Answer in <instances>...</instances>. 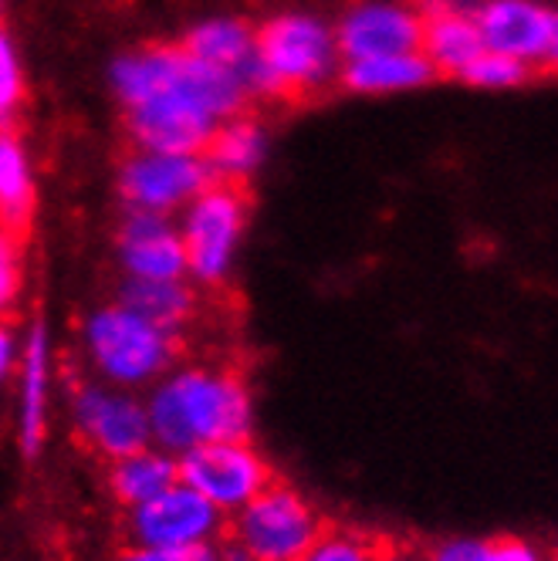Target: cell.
I'll return each instance as SVG.
<instances>
[{
  "instance_id": "obj_9",
  "label": "cell",
  "mask_w": 558,
  "mask_h": 561,
  "mask_svg": "<svg viewBox=\"0 0 558 561\" xmlns=\"http://www.w3.org/2000/svg\"><path fill=\"white\" fill-rule=\"evenodd\" d=\"M71 426L78 439L102 460L129 457L152 444L146 399L133 389H118L99 379L75 389Z\"/></svg>"
},
{
  "instance_id": "obj_31",
  "label": "cell",
  "mask_w": 558,
  "mask_h": 561,
  "mask_svg": "<svg viewBox=\"0 0 558 561\" xmlns=\"http://www.w3.org/2000/svg\"><path fill=\"white\" fill-rule=\"evenodd\" d=\"M0 8H4V0H0Z\"/></svg>"
},
{
  "instance_id": "obj_8",
  "label": "cell",
  "mask_w": 558,
  "mask_h": 561,
  "mask_svg": "<svg viewBox=\"0 0 558 561\" xmlns=\"http://www.w3.org/2000/svg\"><path fill=\"white\" fill-rule=\"evenodd\" d=\"M176 470L180 484L193 488L224 517L237 514L274 480L264 454L251 439H220V444L193 447L176 457Z\"/></svg>"
},
{
  "instance_id": "obj_21",
  "label": "cell",
  "mask_w": 558,
  "mask_h": 561,
  "mask_svg": "<svg viewBox=\"0 0 558 561\" xmlns=\"http://www.w3.org/2000/svg\"><path fill=\"white\" fill-rule=\"evenodd\" d=\"M118 301L129 305L136 314H143L146 322L167 329L173 335H180L193 322L196 308H201L196 288L186 277H176V280H126L123 291H118Z\"/></svg>"
},
{
  "instance_id": "obj_24",
  "label": "cell",
  "mask_w": 558,
  "mask_h": 561,
  "mask_svg": "<svg viewBox=\"0 0 558 561\" xmlns=\"http://www.w3.org/2000/svg\"><path fill=\"white\" fill-rule=\"evenodd\" d=\"M376 545L349 528H326L301 561H373Z\"/></svg>"
},
{
  "instance_id": "obj_12",
  "label": "cell",
  "mask_w": 558,
  "mask_h": 561,
  "mask_svg": "<svg viewBox=\"0 0 558 561\" xmlns=\"http://www.w3.org/2000/svg\"><path fill=\"white\" fill-rule=\"evenodd\" d=\"M332 27L342 61H355L420 51L423 18L403 0H358Z\"/></svg>"
},
{
  "instance_id": "obj_27",
  "label": "cell",
  "mask_w": 558,
  "mask_h": 561,
  "mask_svg": "<svg viewBox=\"0 0 558 561\" xmlns=\"http://www.w3.org/2000/svg\"><path fill=\"white\" fill-rule=\"evenodd\" d=\"M115 561H217V545H196V548H183V551H159V548L129 545Z\"/></svg>"
},
{
  "instance_id": "obj_22",
  "label": "cell",
  "mask_w": 558,
  "mask_h": 561,
  "mask_svg": "<svg viewBox=\"0 0 558 561\" xmlns=\"http://www.w3.org/2000/svg\"><path fill=\"white\" fill-rule=\"evenodd\" d=\"M535 71L522 61H514L508 55H494V51H481L470 65L467 71L460 75V82L477 89V92H514L528 85V78Z\"/></svg>"
},
{
  "instance_id": "obj_29",
  "label": "cell",
  "mask_w": 558,
  "mask_h": 561,
  "mask_svg": "<svg viewBox=\"0 0 558 561\" xmlns=\"http://www.w3.org/2000/svg\"><path fill=\"white\" fill-rule=\"evenodd\" d=\"M18 355H21V335H18V329L8 322V318H0V389L14 379Z\"/></svg>"
},
{
  "instance_id": "obj_16",
  "label": "cell",
  "mask_w": 558,
  "mask_h": 561,
  "mask_svg": "<svg viewBox=\"0 0 558 561\" xmlns=\"http://www.w3.org/2000/svg\"><path fill=\"white\" fill-rule=\"evenodd\" d=\"M196 61L230 71L254 99V24L237 14H210L186 27L180 42Z\"/></svg>"
},
{
  "instance_id": "obj_18",
  "label": "cell",
  "mask_w": 558,
  "mask_h": 561,
  "mask_svg": "<svg viewBox=\"0 0 558 561\" xmlns=\"http://www.w3.org/2000/svg\"><path fill=\"white\" fill-rule=\"evenodd\" d=\"M37 214V167L31 146L11 126H0V230L24 233Z\"/></svg>"
},
{
  "instance_id": "obj_23",
  "label": "cell",
  "mask_w": 558,
  "mask_h": 561,
  "mask_svg": "<svg viewBox=\"0 0 558 561\" xmlns=\"http://www.w3.org/2000/svg\"><path fill=\"white\" fill-rule=\"evenodd\" d=\"M27 99L24 61L8 27H0V126H8Z\"/></svg>"
},
{
  "instance_id": "obj_11",
  "label": "cell",
  "mask_w": 558,
  "mask_h": 561,
  "mask_svg": "<svg viewBox=\"0 0 558 561\" xmlns=\"http://www.w3.org/2000/svg\"><path fill=\"white\" fill-rule=\"evenodd\" d=\"M485 51L508 55L532 71L558 61V14L545 0H485L474 8Z\"/></svg>"
},
{
  "instance_id": "obj_20",
  "label": "cell",
  "mask_w": 558,
  "mask_h": 561,
  "mask_svg": "<svg viewBox=\"0 0 558 561\" xmlns=\"http://www.w3.org/2000/svg\"><path fill=\"white\" fill-rule=\"evenodd\" d=\"M176 480H180L176 457L152 447V444L129 457L109 460V491L126 511L152 501L156 494H163L167 488L176 484Z\"/></svg>"
},
{
  "instance_id": "obj_14",
  "label": "cell",
  "mask_w": 558,
  "mask_h": 561,
  "mask_svg": "<svg viewBox=\"0 0 558 561\" xmlns=\"http://www.w3.org/2000/svg\"><path fill=\"white\" fill-rule=\"evenodd\" d=\"M118 267L126 280H176L186 277V257L173 217L129 210L115 237Z\"/></svg>"
},
{
  "instance_id": "obj_32",
  "label": "cell",
  "mask_w": 558,
  "mask_h": 561,
  "mask_svg": "<svg viewBox=\"0 0 558 561\" xmlns=\"http://www.w3.org/2000/svg\"><path fill=\"white\" fill-rule=\"evenodd\" d=\"M545 561H555V558H545Z\"/></svg>"
},
{
  "instance_id": "obj_19",
  "label": "cell",
  "mask_w": 558,
  "mask_h": 561,
  "mask_svg": "<svg viewBox=\"0 0 558 561\" xmlns=\"http://www.w3.org/2000/svg\"><path fill=\"white\" fill-rule=\"evenodd\" d=\"M342 85L355 95L389 99V95H410L433 82V68L420 51L410 55H376V58H355L342 61L339 68Z\"/></svg>"
},
{
  "instance_id": "obj_17",
  "label": "cell",
  "mask_w": 558,
  "mask_h": 561,
  "mask_svg": "<svg viewBox=\"0 0 558 561\" xmlns=\"http://www.w3.org/2000/svg\"><path fill=\"white\" fill-rule=\"evenodd\" d=\"M267 152H271L267 129L258 123V118L237 112L227 118V123L217 126V133L210 136V142L204 149V159H207L214 180L241 186L267 163Z\"/></svg>"
},
{
  "instance_id": "obj_10",
  "label": "cell",
  "mask_w": 558,
  "mask_h": 561,
  "mask_svg": "<svg viewBox=\"0 0 558 561\" xmlns=\"http://www.w3.org/2000/svg\"><path fill=\"white\" fill-rule=\"evenodd\" d=\"M224 514L207 504L201 494L186 484L167 488L152 501L129 507L126 535L129 545L159 548V551H183L196 545H217L224 538Z\"/></svg>"
},
{
  "instance_id": "obj_7",
  "label": "cell",
  "mask_w": 558,
  "mask_h": 561,
  "mask_svg": "<svg viewBox=\"0 0 558 561\" xmlns=\"http://www.w3.org/2000/svg\"><path fill=\"white\" fill-rule=\"evenodd\" d=\"M207 183H214V173L204 152L133 149L115 173V190L126 210L163 217L180 214Z\"/></svg>"
},
{
  "instance_id": "obj_26",
  "label": "cell",
  "mask_w": 558,
  "mask_h": 561,
  "mask_svg": "<svg viewBox=\"0 0 558 561\" xmlns=\"http://www.w3.org/2000/svg\"><path fill=\"white\" fill-rule=\"evenodd\" d=\"M426 561H491V538H444L426 551Z\"/></svg>"
},
{
  "instance_id": "obj_6",
  "label": "cell",
  "mask_w": 558,
  "mask_h": 561,
  "mask_svg": "<svg viewBox=\"0 0 558 561\" xmlns=\"http://www.w3.org/2000/svg\"><path fill=\"white\" fill-rule=\"evenodd\" d=\"M234 517L230 535L251 561H301L305 551L326 531L322 514L292 484H271L248 501Z\"/></svg>"
},
{
  "instance_id": "obj_13",
  "label": "cell",
  "mask_w": 558,
  "mask_h": 561,
  "mask_svg": "<svg viewBox=\"0 0 558 561\" xmlns=\"http://www.w3.org/2000/svg\"><path fill=\"white\" fill-rule=\"evenodd\" d=\"M18 444L27 460H34L48 436L52 382H55V348L45 322H34L21 339L18 355Z\"/></svg>"
},
{
  "instance_id": "obj_5",
  "label": "cell",
  "mask_w": 558,
  "mask_h": 561,
  "mask_svg": "<svg viewBox=\"0 0 558 561\" xmlns=\"http://www.w3.org/2000/svg\"><path fill=\"white\" fill-rule=\"evenodd\" d=\"M248 196L237 183L214 180L180 210L176 230L186 257V280L220 288L234 274L248 233Z\"/></svg>"
},
{
  "instance_id": "obj_2",
  "label": "cell",
  "mask_w": 558,
  "mask_h": 561,
  "mask_svg": "<svg viewBox=\"0 0 558 561\" xmlns=\"http://www.w3.org/2000/svg\"><path fill=\"white\" fill-rule=\"evenodd\" d=\"M143 399L152 447L173 457L220 439H251L254 433V396L234 369L176 363Z\"/></svg>"
},
{
  "instance_id": "obj_25",
  "label": "cell",
  "mask_w": 558,
  "mask_h": 561,
  "mask_svg": "<svg viewBox=\"0 0 558 561\" xmlns=\"http://www.w3.org/2000/svg\"><path fill=\"white\" fill-rule=\"evenodd\" d=\"M24 291V251L21 233L0 230V318H8Z\"/></svg>"
},
{
  "instance_id": "obj_15",
  "label": "cell",
  "mask_w": 558,
  "mask_h": 561,
  "mask_svg": "<svg viewBox=\"0 0 558 561\" xmlns=\"http://www.w3.org/2000/svg\"><path fill=\"white\" fill-rule=\"evenodd\" d=\"M417 11L423 18L420 55L430 61L433 75L460 78L467 65L485 51L474 11L464 0H420Z\"/></svg>"
},
{
  "instance_id": "obj_28",
  "label": "cell",
  "mask_w": 558,
  "mask_h": 561,
  "mask_svg": "<svg viewBox=\"0 0 558 561\" xmlns=\"http://www.w3.org/2000/svg\"><path fill=\"white\" fill-rule=\"evenodd\" d=\"M548 554L522 535H501L491 538V561H545Z\"/></svg>"
},
{
  "instance_id": "obj_30",
  "label": "cell",
  "mask_w": 558,
  "mask_h": 561,
  "mask_svg": "<svg viewBox=\"0 0 558 561\" xmlns=\"http://www.w3.org/2000/svg\"><path fill=\"white\" fill-rule=\"evenodd\" d=\"M373 561H426V551L413 545H386V548H376Z\"/></svg>"
},
{
  "instance_id": "obj_3",
  "label": "cell",
  "mask_w": 558,
  "mask_h": 561,
  "mask_svg": "<svg viewBox=\"0 0 558 561\" xmlns=\"http://www.w3.org/2000/svg\"><path fill=\"white\" fill-rule=\"evenodd\" d=\"M335 27L315 11H282L254 27V95H308L339 78Z\"/></svg>"
},
{
  "instance_id": "obj_4",
  "label": "cell",
  "mask_w": 558,
  "mask_h": 561,
  "mask_svg": "<svg viewBox=\"0 0 558 561\" xmlns=\"http://www.w3.org/2000/svg\"><path fill=\"white\" fill-rule=\"evenodd\" d=\"M82 352L99 382L143 392L176 366L180 335L146 322L123 301L99 305L82 322Z\"/></svg>"
},
{
  "instance_id": "obj_1",
  "label": "cell",
  "mask_w": 558,
  "mask_h": 561,
  "mask_svg": "<svg viewBox=\"0 0 558 561\" xmlns=\"http://www.w3.org/2000/svg\"><path fill=\"white\" fill-rule=\"evenodd\" d=\"M109 85L136 149L156 152H204L217 126L251 99L241 78L196 61L183 45L118 55L109 68Z\"/></svg>"
}]
</instances>
